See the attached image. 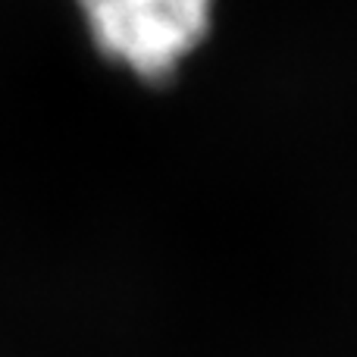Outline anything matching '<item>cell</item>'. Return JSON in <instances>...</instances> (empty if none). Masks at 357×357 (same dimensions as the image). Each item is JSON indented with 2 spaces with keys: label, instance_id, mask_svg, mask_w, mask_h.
Instances as JSON below:
<instances>
[{
  "label": "cell",
  "instance_id": "1",
  "mask_svg": "<svg viewBox=\"0 0 357 357\" xmlns=\"http://www.w3.org/2000/svg\"><path fill=\"white\" fill-rule=\"evenodd\" d=\"M94 44L144 82H169L207 38L213 0H79Z\"/></svg>",
  "mask_w": 357,
  "mask_h": 357
}]
</instances>
